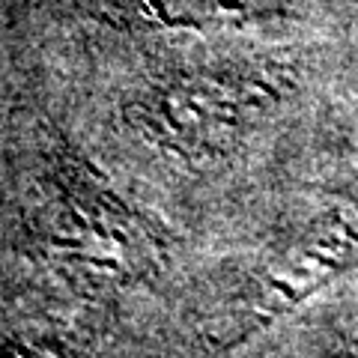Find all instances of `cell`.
I'll return each instance as SVG.
<instances>
[{
  "label": "cell",
  "mask_w": 358,
  "mask_h": 358,
  "mask_svg": "<svg viewBox=\"0 0 358 358\" xmlns=\"http://www.w3.org/2000/svg\"><path fill=\"white\" fill-rule=\"evenodd\" d=\"M39 239L54 268L90 296L129 287L150 266L138 215L72 152H63L48 176Z\"/></svg>",
  "instance_id": "6da1fadb"
}]
</instances>
